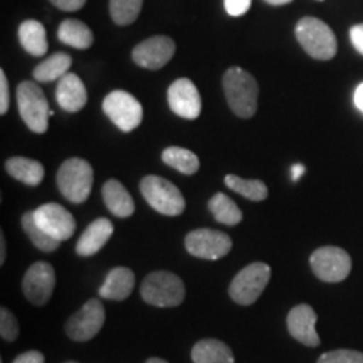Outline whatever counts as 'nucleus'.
I'll use <instances>...</instances> for the list:
<instances>
[{"instance_id": "nucleus-1", "label": "nucleus", "mask_w": 363, "mask_h": 363, "mask_svg": "<svg viewBox=\"0 0 363 363\" xmlns=\"http://www.w3.org/2000/svg\"><path fill=\"white\" fill-rule=\"evenodd\" d=\"M222 84H224L225 99L234 115L239 118H251L256 115L259 86L252 74H249L242 67L234 66L225 71Z\"/></svg>"}, {"instance_id": "nucleus-2", "label": "nucleus", "mask_w": 363, "mask_h": 363, "mask_svg": "<svg viewBox=\"0 0 363 363\" xmlns=\"http://www.w3.org/2000/svg\"><path fill=\"white\" fill-rule=\"evenodd\" d=\"M299 45L318 61H330L337 56L338 43L328 24L316 17H305L294 29Z\"/></svg>"}, {"instance_id": "nucleus-3", "label": "nucleus", "mask_w": 363, "mask_h": 363, "mask_svg": "<svg viewBox=\"0 0 363 363\" xmlns=\"http://www.w3.org/2000/svg\"><path fill=\"white\" fill-rule=\"evenodd\" d=\"M140 294L152 306L174 308L184 303L185 286L174 272L157 271L143 279Z\"/></svg>"}, {"instance_id": "nucleus-4", "label": "nucleus", "mask_w": 363, "mask_h": 363, "mask_svg": "<svg viewBox=\"0 0 363 363\" xmlns=\"http://www.w3.org/2000/svg\"><path fill=\"white\" fill-rule=\"evenodd\" d=\"M93 167L83 158H67L57 170V187L67 201L83 203L93 189Z\"/></svg>"}, {"instance_id": "nucleus-5", "label": "nucleus", "mask_w": 363, "mask_h": 363, "mask_svg": "<svg viewBox=\"0 0 363 363\" xmlns=\"http://www.w3.org/2000/svg\"><path fill=\"white\" fill-rule=\"evenodd\" d=\"M17 106L19 115L27 128L34 133H45L49 126V103L44 96V91L34 81H24L17 88Z\"/></svg>"}, {"instance_id": "nucleus-6", "label": "nucleus", "mask_w": 363, "mask_h": 363, "mask_svg": "<svg viewBox=\"0 0 363 363\" xmlns=\"http://www.w3.org/2000/svg\"><path fill=\"white\" fill-rule=\"evenodd\" d=\"M140 190L148 206L163 216H180L185 211V199L172 182L157 175L145 177Z\"/></svg>"}, {"instance_id": "nucleus-7", "label": "nucleus", "mask_w": 363, "mask_h": 363, "mask_svg": "<svg viewBox=\"0 0 363 363\" xmlns=\"http://www.w3.org/2000/svg\"><path fill=\"white\" fill-rule=\"evenodd\" d=\"M271 279V267L264 262H252L240 269L229 286V296L240 306H249L261 296Z\"/></svg>"}, {"instance_id": "nucleus-8", "label": "nucleus", "mask_w": 363, "mask_h": 363, "mask_svg": "<svg viewBox=\"0 0 363 363\" xmlns=\"http://www.w3.org/2000/svg\"><path fill=\"white\" fill-rule=\"evenodd\" d=\"M103 111L125 133L138 128L143 120V106L128 91H111L103 101Z\"/></svg>"}, {"instance_id": "nucleus-9", "label": "nucleus", "mask_w": 363, "mask_h": 363, "mask_svg": "<svg viewBox=\"0 0 363 363\" xmlns=\"http://www.w3.org/2000/svg\"><path fill=\"white\" fill-rule=\"evenodd\" d=\"M310 266L318 279L325 283H340L350 274L352 257L342 247L325 246L311 254Z\"/></svg>"}, {"instance_id": "nucleus-10", "label": "nucleus", "mask_w": 363, "mask_h": 363, "mask_svg": "<svg viewBox=\"0 0 363 363\" xmlns=\"http://www.w3.org/2000/svg\"><path fill=\"white\" fill-rule=\"evenodd\" d=\"M104 325V306L101 299L86 301L78 313L66 323V333L72 342H89L101 331Z\"/></svg>"}, {"instance_id": "nucleus-11", "label": "nucleus", "mask_w": 363, "mask_h": 363, "mask_svg": "<svg viewBox=\"0 0 363 363\" xmlns=\"http://www.w3.org/2000/svg\"><path fill=\"white\" fill-rule=\"evenodd\" d=\"M185 249L199 259L216 261L227 256L233 249V239L214 229H197L187 234Z\"/></svg>"}, {"instance_id": "nucleus-12", "label": "nucleus", "mask_w": 363, "mask_h": 363, "mask_svg": "<svg viewBox=\"0 0 363 363\" xmlns=\"http://www.w3.org/2000/svg\"><path fill=\"white\" fill-rule=\"evenodd\" d=\"M56 286V272L49 262H34L22 279V291L34 306H44L52 296Z\"/></svg>"}, {"instance_id": "nucleus-13", "label": "nucleus", "mask_w": 363, "mask_h": 363, "mask_svg": "<svg viewBox=\"0 0 363 363\" xmlns=\"http://www.w3.org/2000/svg\"><path fill=\"white\" fill-rule=\"evenodd\" d=\"M175 54V43L167 35H155L143 43H140L131 52L135 65L145 69H162L163 66L169 65V61Z\"/></svg>"}, {"instance_id": "nucleus-14", "label": "nucleus", "mask_w": 363, "mask_h": 363, "mask_svg": "<svg viewBox=\"0 0 363 363\" xmlns=\"http://www.w3.org/2000/svg\"><path fill=\"white\" fill-rule=\"evenodd\" d=\"M34 219L40 229L57 240H67L74 234L76 220L67 208L59 203H44L34 211Z\"/></svg>"}, {"instance_id": "nucleus-15", "label": "nucleus", "mask_w": 363, "mask_h": 363, "mask_svg": "<svg viewBox=\"0 0 363 363\" xmlns=\"http://www.w3.org/2000/svg\"><path fill=\"white\" fill-rule=\"evenodd\" d=\"M169 98V106L175 115L185 120H195L201 116L202 111V98L195 86L189 78L175 79L167 93Z\"/></svg>"}, {"instance_id": "nucleus-16", "label": "nucleus", "mask_w": 363, "mask_h": 363, "mask_svg": "<svg viewBox=\"0 0 363 363\" xmlns=\"http://www.w3.org/2000/svg\"><path fill=\"white\" fill-rule=\"evenodd\" d=\"M316 313L310 305H298L288 313V325L289 335L296 340V342L306 345V347L315 348L321 343L320 337L316 331Z\"/></svg>"}, {"instance_id": "nucleus-17", "label": "nucleus", "mask_w": 363, "mask_h": 363, "mask_svg": "<svg viewBox=\"0 0 363 363\" xmlns=\"http://www.w3.org/2000/svg\"><path fill=\"white\" fill-rule=\"evenodd\" d=\"M57 104L67 113H78L84 108L88 101V93H86L84 83L76 76L74 72H67L57 83L56 89Z\"/></svg>"}, {"instance_id": "nucleus-18", "label": "nucleus", "mask_w": 363, "mask_h": 363, "mask_svg": "<svg viewBox=\"0 0 363 363\" xmlns=\"http://www.w3.org/2000/svg\"><path fill=\"white\" fill-rule=\"evenodd\" d=\"M113 235V224L110 219H96L86 227V230L81 235L78 244H76V252L78 256L88 257L101 251L106 246V242Z\"/></svg>"}, {"instance_id": "nucleus-19", "label": "nucleus", "mask_w": 363, "mask_h": 363, "mask_svg": "<svg viewBox=\"0 0 363 363\" xmlns=\"http://www.w3.org/2000/svg\"><path fill=\"white\" fill-rule=\"evenodd\" d=\"M135 288V274L128 267H115L106 274V279L99 288V296L103 299L123 301Z\"/></svg>"}, {"instance_id": "nucleus-20", "label": "nucleus", "mask_w": 363, "mask_h": 363, "mask_svg": "<svg viewBox=\"0 0 363 363\" xmlns=\"http://www.w3.org/2000/svg\"><path fill=\"white\" fill-rule=\"evenodd\" d=\"M103 201L106 203L108 211L116 217H125L133 216L135 212V202L131 199L128 190L123 187V184L118 180H108L103 185Z\"/></svg>"}, {"instance_id": "nucleus-21", "label": "nucleus", "mask_w": 363, "mask_h": 363, "mask_svg": "<svg viewBox=\"0 0 363 363\" xmlns=\"http://www.w3.org/2000/svg\"><path fill=\"white\" fill-rule=\"evenodd\" d=\"M192 360L194 363H234V353L220 340L206 338L194 345Z\"/></svg>"}, {"instance_id": "nucleus-22", "label": "nucleus", "mask_w": 363, "mask_h": 363, "mask_svg": "<svg viewBox=\"0 0 363 363\" xmlns=\"http://www.w3.org/2000/svg\"><path fill=\"white\" fill-rule=\"evenodd\" d=\"M7 174L13 177L16 180L22 184L29 185V187H38L44 179V167L43 163L33 158L26 157H12L6 162Z\"/></svg>"}, {"instance_id": "nucleus-23", "label": "nucleus", "mask_w": 363, "mask_h": 363, "mask_svg": "<svg viewBox=\"0 0 363 363\" xmlns=\"http://www.w3.org/2000/svg\"><path fill=\"white\" fill-rule=\"evenodd\" d=\"M19 40L26 52H29L30 56L40 57L48 52V35H45L44 26L39 21L33 19L22 22L19 27Z\"/></svg>"}, {"instance_id": "nucleus-24", "label": "nucleus", "mask_w": 363, "mask_h": 363, "mask_svg": "<svg viewBox=\"0 0 363 363\" xmlns=\"http://www.w3.org/2000/svg\"><path fill=\"white\" fill-rule=\"evenodd\" d=\"M57 39L74 49H88L93 45L94 35L93 30L84 22L76 19H66L59 26Z\"/></svg>"}, {"instance_id": "nucleus-25", "label": "nucleus", "mask_w": 363, "mask_h": 363, "mask_svg": "<svg viewBox=\"0 0 363 363\" xmlns=\"http://www.w3.org/2000/svg\"><path fill=\"white\" fill-rule=\"evenodd\" d=\"M71 65V56H67L65 52H56L52 56H49L45 61L39 62L34 67L33 76L35 81H40V83H51V81L61 79L62 76H66L69 72Z\"/></svg>"}, {"instance_id": "nucleus-26", "label": "nucleus", "mask_w": 363, "mask_h": 363, "mask_svg": "<svg viewBox=\"0 0 363 363\" xmlns=\"http://www.w3.org/2000/svg\"><path fill=\"white\" fill-rule=\"evenodd\" d=\"M162 160L184 175H194L201 167L199 157L190 150L182 147H169L163 150Z\"/></svg>"}, {"instance_id": "nucleus-27", "label": "nucleus", "mask_w": 363, "mask_h": 363, "mask_svg": "<svg viewBox=\"0 0 363 363\" xmlns=\"http://www.w3.org/2000/svg\"><path fill=\"white\" fill-rule=\"evenodd\" d=\"M208 208H211L214 219L224 225H235L242 220V212H240L238 203L222 192L216 194L208 201Z\"/></svg>"}, {"instance_id": "nucleus-28", "label": "nucleus", "mask_w": 363, "mask_h": 363, "mask_svg": "<svg viewBox=\"0 0 363 363\" xmlns=\"http://www.w3.org/2000/svg\"><path fill=\"white\" fill-rule=\"evenodd\" d=\"M21 224L24 233L27 234V238L30 239V242H33L38 249H40V251L52 252L56 251L59 244H61V240L54 239L52 235H49L44 229H40L38 222L34 219V212H26V214L22 216Z\"/></svg>"}, {"instance_id": "nucleus-29", "label": "nucleus", "mask_w": 363, "mask_h": 363, "mask_svg": "<svg viewBox=\"0 0 363 363\" xmlns=\"http://www.w3.org/2000/svg\"><path fill=\"white\" fill-rule=\"evenodd\" d=\"M225 185L252 202H261L267 197V187L261 180H247L240 179L238 175H227Z\"/></svg>"}, {"instance_id": "nucleus-30", "label": "nucleus", "mask_w": 363, "mask_h": 363, "mask_svg": "<svg viewBox=\"0 0 363 363\" xmlns=\"http://www.w3.org/2000/svg\"><path fill=\"white\" fill-rule=\"evenodd\" d=\"M143 0H110L111 19L118 26H130L138 19Z\"/></svg>"}, {"instance_id": "nucleus-31", "label": "nucleus", "mask_w": 363, "mask_h": 363, "mask_svg": "<svg viewBox=\"0 0 363 363\" xmlns=\"http://www.w3.org/2000/svg\"><path fill=\"white\" fill-rule=\"evenodd\" d=\"M316 363H363V353L358 350H333L323 353Z\"/></svg>"}, {"instance_id": "nucleus-32", "label": "nucleus", "mask_w": 363, "mask_h": 363, "mask_svg": "<svg viewBox=\"0 0 363 363\" xmlns=\"http://www.w3.org/2000/svg\"><path fill=\"white\" fill-rule=\"evenodd\" d=\"M0 335L6 342H13L19 337V321L7 308L0 310Z\"/></svg>"}, {"instance_id": "nucleus-33", "label": "nucleus", "mask_w": 363, "mask_h": 363, "mask_svg": "<svg viewBox=\"0 0 363 363\" xmlns=\"http://www.w3.org/2000/svg\"><path fill=\"white\" fill-rule=\"evenodd\" d=\"M252 6V0H224L225 12L233 17L244 16Z\"/></svg>"}, {"instance_id": "nucleus-34", "label": "nucleus", "mask_w": 363, "mask_h": 363, "mask_svg": "<svg viewBox=\"0 0 363 363\" xmlns=\"http://www.w3.org/2000/svg\"><path fill=\"white\" fill-rule=\"evenodd\" d=\"M9 104H11V99H9V83L6 72L0 71V115H6L9 111Z\"/></svg>"}, {"instance_id": "nucleus-35", "label": "nucleus", "mask_w": 363, "mask_h": 363, "mask_svg": "<svg viewBox=\"0 0 363 363\" xmlns=\"http://www.w3.org/2000/svg\"><path fill=\"white\" fill-rule=\"evenodd\" d=\"M49 2L54 4L57 9H61V11L72 12L79 11V9L86 4V0H49Z\"/></svg>"}, {"instance_id": "nucleus-36", "label": "nucleus", "mask_w": 363, "mask_h": 363, "mask_svg": "<svg viewBox=\"0 0 363 363\" xmlns=\"http://www.w3.org/2000/svg\"><path fill=\"white\" fill-rule=\"evenodd\" d=\"M350 40L353 48L363 56V24H357L350 29Z\"/></svg>"}, {"instance_id": "nucleus-37", "label": "nucleus", "mask_w": 363, "mask_h": 363, "mask_svg": "<svg viewBox=\"0 0 363 363\" xmlns=\"http://www.w3.org/2000/svg\"><path fill=\"white\" fill-rule=\"evenodd\" d=\"M45 358L40 352L38 350H30V352H26L22 353L13 360V363H44Z\"/></svg>"}, {"instance_id": "nucleus-38", "label": "nucleus", "mask_w": 363, "mask_h": 363, "mask_svg": "<svg viewBox=\"0 0 363 363\" xmlns=\"http://www.w3.org/2000/svg\"><path fill=\"white\" fill-rule=\"evenodd\" d=\"M353 101H355V106L358 108V111L363 113V83L357 86L355 89V96H353Z\"/></svg>"}, {"instance_id": "nucleus-39", "label": "nucleus", "mask_w": 363, "mask_h": 363, "mask_svg": "<svg viewBox=\"0 0 363 363\" xmlns=\"http://www.w3.org/2000/svg\"><path fill=\"white\" fill-rule=\"evenodd\" d=\"M305 172H306L305 165H301V163H296V165H293L291 167V180L298 182L303 175H305Z\"/></svg>"}, {"instance_id": "nucleus-40", "label": "nucleus", "mask_w": 363, "mask_h": 363, "mask_svg": "<svg viewBox=\"0 0 363 363\" xmlns=\"http://www.w3.org/2000/svg\"><path fill=\"white\" fill-rule=\"evenodd\" d=\"M6 262V238L4 234H0V264Z\"/></svg>"}, {"instance_id": "nucleus-41", "label": "nucleus", "mask_w": 363, "mask_h": 363, "mask_svg": "<svg viewBox=\"0 0 363 363\" xmlns=\"http://www.w3.org/2000/svg\"><path fill=\"white\" fill-rule=\"evenodd\" d=\"M269 6H286V4L293 2V0H264Z\"/></svg>"}, {"instance_id": "nucleus-42", "label": "nucleus", "mask_w": 363, "mask_h": 363, "mask_svg": "<svg viewBox=\"0 0 363 363\" xmlns=\"http://www.w3.org/2000/svg\"><path fill=\"white\" fill-rule=\"evenodd\" d=\"M147 363H169V362L162 360V358H148Z\"/></svg>"}, {"instance_id": "nucleus-43", "label": "nucleus", "mask_w": 363, "mask_h": 363, "mask_svg": "<svg viewBox=\"0 0 363 363\" xmlns=\"http://www.w3.org/2000/svg\"><path fill=\"white\" fill-rule=\"evenodd\" d=\"M66 363H78V362H66Z\"/></svg>"}]
</instances>
